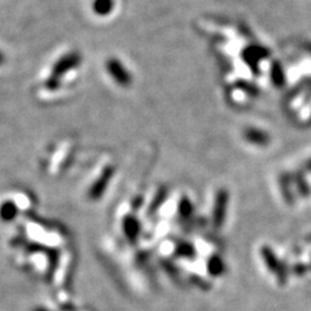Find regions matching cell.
<instances>
[{
	"instance_id": "6da1fadb",
	"label": "cell",
	"mask_w": 311,
	"mask_h": 311,
	"mask_svg": "<svg viewBox=\"0 0 311 311\" xmlns=\"http://www.w3.org/2000/svg\"><path fill=\"white\" fill-rule=\"evenodd\" d=\"M106 69H108L109 74L118 84L123 87H129L131 84V75L127 72V69L122 65L118 60L116 59H110L106 63Z\"/></svg>"
},
{
	"instance_id": "7a4b0ae2",
	"label": "cell",
	"mask_w": 311,
	"mask_h": 311,
	"mask_svg": "<svg viewBox=\"0 0 311 311\" xmlns=\"http://www.w3.org/2000/svg\"><path fill=\"white\" fill-rule=\"evenodd\" d=\"M268 56V51L265 48V47H261V46H249L246 47L245 49H244L243 52V58L244 60H245V63L248 64V65L253 66V68H256V66L260 64V61H262L263 59H266Z\"/></svg>"
},
{
	"instance_id": "3957f363",
	"label": "cell",
	"mask_w": 311,
	"mask_h": 311,
	"mask_svg": "<svg viewBox=\"0 0 311 311\" xmlns=\"http://www.w3.org/2000/svg\"><path fill=\"white\" fill-rule=\"evenodd\" d=\"M115 8V0H94L92 9L96 15L106 16Z\"/></svg>"
},
{
	"instance_id": "277c9868",
	"label": "cell",
	"mask_w": 311,
	"mask_h": 311,
	"mask_svg": "<svg viewBox=\"0 0 311 311\" xmlns=\"http://www.w3.org/2000/svg\"><path fill=\"white\" fill-rule=\"evenodd\" d=\"M17 206L15 205L11 201H6L3 205L0 206V218L4 220V222H11L16 218L17 215Z\"/></svg>"
},
{
	"instance_id": "5b68a950",
	"label": "cell",
	"mask_w": 311,
	"mask_h": 311,
	"mask_svg": "<svg viewBox=\"0 0 311 311\" xmlns=\"http://www.w3.org/2000/svg\"><path fill=\"white\" fill-rule=\"evenodd\" d=\"M271 79L276 87H282L284 83H286V74H284V70H282L281 65H280L277 61H275L272 64L271 68Z\"/></svg>"
},
{
	"instance_id": "8992f818",
	"label": "cell",
	"mask_w": 311,
	"mask_h": 311,
	"mask_svg": "<svg viewBox=\"0 0 311 311\" xmlns=\"http://www.w3.org/2000/svg\"><path fill=\"white\" fill-rule=\"evenodd\" d=\"M245 137L251 142V143H257V144H263L268 140L267 135L263 131L257 129H249L245 131Z\"/></svg>"
},
{
	"instance_id": "52a82bcc",
	"label": "cell",
	"mask_w": 311,
	"mask_h": 311,
	"mask_svg": "<svg viewBox=\"0 0 311 311\" xmlns=\"http://www.w3.org/2000/svg\"><path fill=\"white\" fill-rule=\"evenodd\" d=\"M0 64H2V53H0Z\"/></svg>"
}]
</instances>
